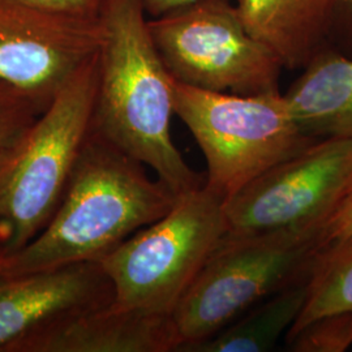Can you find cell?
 <instances>
[{
	"instance_id": "9a60e30c",
	"label": "cell",
	"mask_w": 352,
	"mask_h": 352,
	"mask_svg": "<svg viewBox=\"0 0 352 352\" xmlns=\"http://www.w3.org/2000/svg\"><path fill=\"white\" fill-rule=\"evenodd\" d=\"M337 312H352V235L320 256L309 280L307 302L289 333L317 317Z\"/></svg>"
},
{
	"instance_id": "5b68a950",
	"label": "cell",
	"mask_w": 352,
	"mask_h": 352,
	"mask_svg": "<svg viewBox=\"0 0 352 352\" xmlns=\"http://www.w3.org/2000/svg\"><path fill=\"white\" fill-rule=\"evenodd\" d=\"M175 115L206 162L205 186L228 200L252 180L317 139L305 135L278 91L240 96L174 85Z\"/></svg>"
},
{
	"instance_id": "44dd1931",
	"label": "cell",
	"mask_w": 352,
	"mask_h": 352,
	"mask_svg": "<svg viewBox=\"0 0 352 352\" xmlns=\"http://www.w3.org/2000/svg\"><path fill=\"white\" fill-rule=\"evenodd\" d=\"M199 0H142L145 12L155 17L164 16L166 13L173 12L179 8L187 7L189 4Z\"/></svg>"
},
{
	"instance_id": "5bb4252c",
	"label": "cell",
	"mask_w": 352,
	"mask_h": 352,
	"mask_svg": "<svg viewBox=\"0 0 352 352\" xmlns=\"http://www.w3.org/2000/svg\"><path fill=\"white\" fill-rule=\"evenodd\" d=\"M309 280L294 283L254 304L212 337L180 352H265L276 347L294 327L309 294Z\"/></svg>"
},
{
	"instance_id": "30bf717a",
	"label": "cell",
	"mask_w": 352,
	"mask_h": 352,
	"mask_svg": "<svg viewBox=\"0 0 352 352\" xmlns=\"http://www.w3.org/2000/svg\"><path fill=\"white\" fill-rule=\"evenodd\" d=\"M113 302V283L98 261L0 276V352H16L62 318Z\"/></svg>"
},
{
	"instance_id": "8992f818",
	"label": "cell",
	"mask_w": 352,
	"mask_h": 352,
	"mask_svg": "<svg viewBox=\"0 0 352 352\" xmlns=\"http://www.w3.org/2000/svg\"><path fill=\"white\" fill-rule=\"evenodd\" d=\"M227 230L226 199L205 184L180 195L168 213L100 261L113 283V304L173 316Z\"/></svg>"
},
{
	"instance_id": "2e32d148",
	"label": "cell",
	"mask_w": 352,
	"mask_h": 352,
	"mask_svg": "<svg viewBox=\"0 0 352 352\" xmlns=\"http://www.w3.org/2000/svg\"><path fill=\"white\" fill-rule=\"evenodd\" d=\"M47 106L0 80V160L23 140Z\"/></svg>"
},
{
	"instance_id": "7a4b0ae2",
	"label": "cell",
	"mask_w": 352,
	"mask_h": 352,
	"mask_svg": "<svg viewBox=\"0 0 352 352\" xmlns=\"http://www.w3.org/2000/svg\"><path fill=\"white\" fill-rule=\"evenodd\" d=\"M142 0H102L103 38L93 129L145 164L176 195L205 184L171 136L175 78L151 34Z\"/></svg>"
},
{
	"instance_id": "6da1fadb",
	"label": "cell",
	"mask_w": 352,
	"mask_h": 352,
	"mask_svg": "<svg viewBox=\"0 0 352 352\" xmlns=\"http://www.w3.org/2000/svg\"><path fill=\"white\" fill-rule=\"evenodd\" d=\"M93 126L47 225L25 247L0 257V276L101 261L168 213L179 195Z\"/></svg>"
},
{
	"instance_id": "7c38bea8",
	"label": "cell",
	"mask_w": 352,
	"mask_h": 352,
	"mask_svg": "<svg viewBox=\"0 0 352 352\" xmlns=\"http://www.w3.org/2000/svg\"><path fill=\"white\" fill-rule=\"evenodd\" d=\"M236 6L252 37L283 68L302 69L330 46L336 0H239Z\"/></svg>"
},
{
	"instance_id": "ba28073f",
	"label": "cell",
	"mask_w": 352,
	"mask_h": 352,
	"mask_svg": "<svg viewBox=\"0 0 352 352\" xmlns=\"http://www.w3.org/2000/svg\"><path fill=\"white\" fill-rule=\"evenodd\" d=\"M351 187L352 140H317L227 200V234L324 228Z\"/></svg>"
},
{
	"instance_id": "9c48e42d",
	"label": "cell",
	"mask_w": 352,
	"mask_h": 352,
	"mask_svg": "<svg viewBox=\"0 0 352 352\" xmlns=\"http://www.w3.org/2000/svg\"><path fill=\"white\" fill-rule=\"evenodd\" d=\"M101 20L0 0V80L50 104L76 71L100 50Z\"/></svg>"
},
{
	"instance_id": "ffe728a7",
	"label": "cell",
	"mask_w": 352,
	"mask_h": 352,
	"mask_svg": "<svg viewBox=\"0 0 352 352\" xmlns=\"http://www.w3.org/2000/svg\"><path fill=\"white\" fill-rule=\"evenodd\" d=\"M50 12L84 19H98L102 0H19Z\"/></svg>"
},
{
	"instance_id": "4fadbf2b",
	"label": "cell",
	"mask_w": 352,
	"mask_h": 352,
	"mask_svg": "<svg viewBox=\"0 0 352 352\" xmlns=\"http://www.w3.org/2000/svg\"><path fill=\"white\" fill-rule=\"evenodd\" d=\"M285 98L305 135L352 140V56L327 46L302 68Z\"/></svg>"
},
{
	"instance_id": "3957f363",
	"label": "cell",
	"mask_w": 352,
	"mask_h": 352,
	"mask_svg": "<svg viewBox=\"0 0 352 352\" xmlns=\"http://www.w3.org/2000/svg\"><path fill=\"white\" fill-rule=\"evenodd\" d=\"M98 76L97 51L0 160V257L34 239L62 201L93 126Z\"/></svg>"
},
{
	"instance_id": "e0dca14e",
	"label": "cell",
	"mask_w": 352,
	"mask_h": 352,
	"mask_svg": "<svg viewBox=\"0 0 352 352\" xmlns=\"http://www.w3.org/2000/svg\"><path fill=\"white\" fill-rule=\"evenodd\" d=\"M294 352H343L352 347V312L317 317L286 336Z\"/></svg>"
},
{
	"instance_id": "8fae6325",
	"label": "cell",
	"mask_w": 352,
	"mask_h": 352,
	"mask_svg": "<svg viewBox=\"0 0 352 352\" xmlns=\"http://www.w3.org/2000/svg\"><path fill=\"white\" fill-rule=\"evenodd\" d=\"M173 316L107 305L62 318L16 352H177Z\"/></svg>"
},
{
	"instance_id": "52a82bcc",
	"label": "cell",
	"mask_w": 352,
	"mask_h": 352,
	"mask_svg": "<svg viewBox=\"0 0 352 352\" xmlns=\"http://www.w3.org/2000/svg\"><path fill=\"white\" fill-rule=\"evenodd\" d=\"M170 75L193 88L253 96L278 91L280 60L230 0H199L148 21Z\"/></svg>"
},
{
	"instance_id": "277c9868",
	"label": "cell",
	"mask_w": 352,
	"mask_h": 352,
	"mask_svg": "<svg viewBox=\"0 0 352 352\" xmlns=\"http://www.w3.org/2000/svg\"><path fill=\"white\" fill-rule=\"evenodd\" d=\"M327 248L321 227L226 234L173 314L177 352L212 337L265 298L312 277Z\"/></svg>"
},
{
	"instance_id": "ac0fdd59",
	"label": "cell",
	"mask_w": 352,
	"mask_h": 352,
	"mask_svg": "<svg viewBox=\"0 0 352 352\" xmlns=\"http://www.w3.org/2000/svg\"><path fill=\"white\" fill-rule=\"evenodd\" d=\"M329 43L352 56V0H336Z\"/></svg>"
},
{
	"instance_id": "d6986e66",
	"label": "cell",
	"mask_w": 352,
	"mask_h": 352,
	"mask_svg": "<svg viewBox=\"0 0 352 352\" xmlns=\"http://www.w3.org/2000/svg\"><path fill=\"white\" fill-rule=\"evenodd\" d=\"M352 235V187L322 228V239L330 247Z\"/></svg>"
}]
</instances>
